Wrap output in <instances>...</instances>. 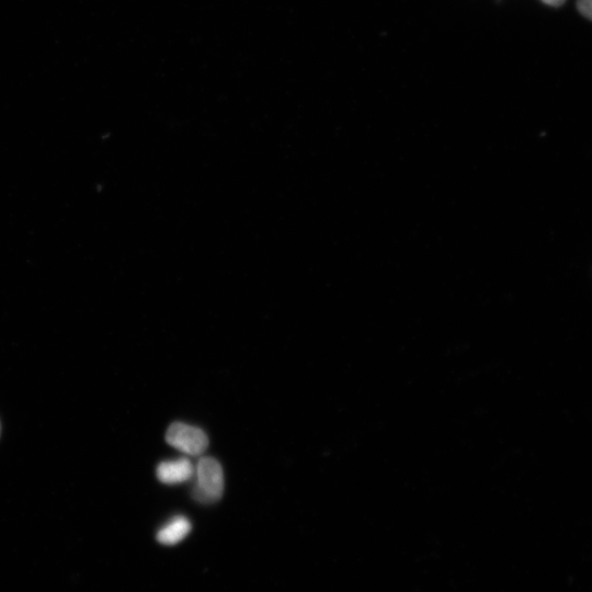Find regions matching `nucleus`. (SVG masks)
Masks as SVG:
<instances>
[{
	"mask_svg": "<svg viewBox=\"0 0 592 592\" xmlns=\"http://www.w3.org/2000/svg\"><path fill=\"white\" fill-rule=\"evenodd\" d=\"M166 441L191 456L201 455L208 446V437L202 429L182 422H174L168 428Z\"/></svg>",
	"mask_w": 592,
	"mask_h": 592,
	"instance_id": "nucleus-2",
	"label": "nucleus"
},
{
	"mask_svg": "<svg viewBox=\"0 0 592 592\" xmlns=\"http://www.w3.org/2000/svg\"><path fill=\"white\" fill-rule=\"evenodd\" d=\"M191 528L187 517L177 515L157 532V540L162 545H175L186 537Z\"/></svg>",
	"mask_w": 592,
	"mask_h": 592,
	"instance_id": "nucleus-4",
	"label": "nucleus"
},
{
	"mask_svg": "<svg viewBox=\"0 0 592 592\" xmlns=\"http://www.w3.org/2000/svg\"><path fill=\"white\" fill-rule=\"evenodd\" d=\"M577 8L584 18L592 21V0H578Z\"/></svg>",
	"mask_w": 592,
	"mask_h": 592,
	"instance_id": "nucleus-5",
	"label": "nucleus"
},
{
	"mask_svg": "<svg viewBox=\"0 0 592 592\" xmlns=\"http://www.w3.org/2000/svg\"><path fill=\"white\" fill-rule=\"evenodd\" d=\"M542 2H544L545 4L547 5H550V7H559L566 0H540Z\"/></svg>",
	"mask_w": 592,
	"mask_h": 592,
	"instance_id": "nucleus-6",
	"label": "nucleus"
},
{
	"mask_svg": "<svg viewBox=\"0 0 592 592\" xmlns=\"http://www.w3.org/2000/svg\"><path fill=\"white\" fill-rule=\"evenodd\" d=\"M195 468L187 458L162 462L157 466V478L168 485L181 483L192 478Z\"/></svg>",
	"mask_w": 592,
	"mask_h": 592,
	"instance_id": "nucleus-3",
	"label": "nucleus"
},
{
	"mask_svg": "<svg viewBox=\"0 0 592 592\" xmlns=\"http://www.w3.org/2000/svg\"><path fill=\"white\" fill-rule=\"evenodd\" d=\"M1 430H2V425H1V421H0V436H1Z\"/></svg>",
	"mask_w": 592,
	"mask_h": 592,
	"instance_id": "nucleus-7",
	"label": "nucleus"
},
{
	"mask_svg": "<svg viewBox=\"0 0 592 592\" xmlns=\"http://www.w3.org/2000/svg\"><path fill=\"white\" fill-rule=\"evenodd\" d=\"M196 482L193 498L205 504L214 503L221 498L224 491L223 468L214 457H201L195 468Z\"/></svg>",
	"mask_w": 592,
	"mask_h": 592,
	"instance_id": "nucleus-1",
	"label": "nucleus"
}]
</instances>
